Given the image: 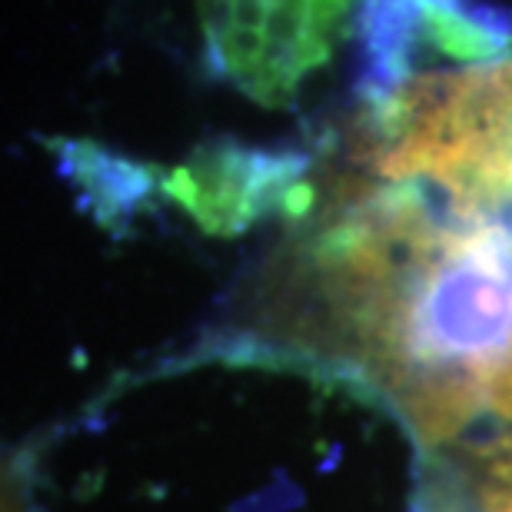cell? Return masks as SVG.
<instances>
[{
  "label": "cell",
  "mask_w": 512,
  "mask_h": 512,
  "mask_svg": "<svg viewBox=\"0 0 512 512\" xmlns=\"http://www.w3.org/2000/svg\"><path fill=\"white\" fill-rule=\"evenodd\" d=\"M373 163L512 237V60L396 87L376 117Z\"/></svg>",
  "instance_id": "1"
},
{
  "label": "cell",
  "mask_w": 512,
  "mask_h": 512,
  "mask_svg": "<svg viewBox=\"0 0 512 512\" xmlns=\"http://www.w3.org/2000/svg\"><path fill=\"white\" fill-rule=\"evenodd\" d=\"M356 0H200L223 74L260 100H280L333 54Z\"/></svg>",
  "instance_id": "2"
},
{
  "label": "cell",
  "mask_w": 512,
  "mask_h": 512,
  "mask_svg": "<svg viewBox=\"0 0 512 512\" xmlns=\"http://www.w3.org/2000/svg\"><path fill=\"white\" fill-rule=\"evenodd\" d=\"M486 403L496 409L499 416L512 419V340L506 346L503 360H499L493 380H489V389H486Z\"/></svg>",
  "instance_id": "3"
},
{
  "label": "cell",
  "mask_w": 512,
  "mask_h": 512,
  "mask_svg": "<svg viewBox=\"0 0 512 512\" xmlns=\"http://www.w3.org/2000/svg\"><path fill=\"white\" fill-rule=\"evenodd\" d=\"M493 512H512V466L506 469V476H503V486H499Z\"/></svg>",
  "instance_id": "4"
}]
</instances>
